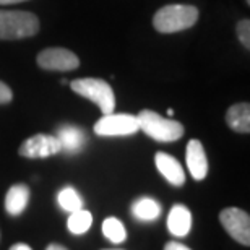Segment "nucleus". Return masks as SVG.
<instances>
[{"label": "nucleus", "mask_w": 250, "mask_h": 250, "mask_svg": "<svg viewBox=\"0 0 250 250\" xmlns=\"http://www.w3.org/2000/svg\"><path fill=\"white\" fill-rule=\"evenodd\" d=\"M198 20V8L193 5L174 3L161 7L153 17V28L158 33L171 34L192 28Z\"/></svg>", "instance_id": "obj_1"}, {"label": "nucleus", "mask_w": 250, "mask_h": 250, "mask_svg": "<svg viewBox=\"0 0 250 250\" xmlns=\"http://www.w3.org/2000/svg\"><path fill=\"white\" fill-rule=\"evenodd\" d=\"M39 31V18L26 10H0V41L31 38Z\"/></svg>", "instance_id": "obj_2"}, {"label": "nucleus", "mask_w": 250, "mask_h": 250, "mask_svg": "<svg viewBox=\"0 0 250 250\" xmlns=\"http://www.w3.org/2000/svg\"><path fill=\"white\" fill-rule=\"evenodd\" d=\"M138 127L149 138L156 140L159 143H172L184 137V125L172 119L163 117L161 114L143 109L137 116Z\"/></svg>", "instance_id": "obj_3"}, {"label": "nucleus", "mask_w": 250, "mask_h": 250, "mask_svg": "<svg viewBox=\"0 0 250 250\" xmlns=\"http://www.w3.org/2000/svg\"><path fill=\"white\" fill-rule=\"evenodd\" d=\"M70 88H72L73 93L93 101L101 109V112L104 116L114 112V107H116L114 89L111 88V84L107 82H104V80H99V78L73 80V82L70 83Z\"/></svg>", "instance_id": "obj_4"}, {"label": "nucleus", "mask_w": 250, "mask_h": 250, "mask_svg": "<svg viewBox=\"0 0 250 250\" xmlns=\"http://www.w3.org/2000/svg\"><path fill=\"white\" fill-rule=\"evenodd\" d=\"M140 130L138 119L133 114H107L94 124V133L99 137H127Z\"/></svg>", "instance_id": "obj_5"}, {"label": "nucleus", "mask_w": 250, "mask_h": 250, "mask_svg": "<svg viewBox=\"0 0 250 250\" xmlns=\"http://www.w3.org/2000/svg\"><path fill=\"white\" fill-rule=\"evenodd\" d=\"M219 221L234 241L246 247L250 246V216L247 211L236 207L224 208L219 213Z\"/></svg>", "instance_id": "obj_6"}, {"label": "nucleus", "mask_w": 250, "mask_h": 250, "mask_svg": "<svg viewBox=\"0 0 250 250\" xmlns=\"http://www.w3.org/2000/svg\"><path fill=\"white\" fill-rule=\"evenodd\" d=\"M38 65L49 72H72L80 67V59L65 47H47L38 54Z\"/></svg>", "instance_id": "obj_7"}, {"label": "nucleus", "mask_w": 250, "mask_h": 250, "mask_svg": "<svg viewBox=\"0 0 250 250\" xmlns=\"http://www.w3.org/2000/svg\"><path fill=\"white\" fill-rule=\"evenodd\" d=\"M61 143H59L57 137L54 135H46V133H38L24 140L21 146L18 148V154L21 158L28 159H44L54 154L61 153Z\"/></svg>", "instance_id": "obj_8"}, {"label": "nucleus", "mask_w": 250, "mask_h": 250, "mask_svg": "<svg viewBox=\"0 0 250 250\" xmlns=\"http://www.w3.org/2000/svg\"><path fill=\"white\" fill-rule=\"evenodd\" d=\"M186 161L187 167L195 181H203L208 176V159L205 148L200 140H190L187 143L186 151Z\"/></svg>", "instance_id": "obj_9"}, {"label": "nucleus", "mask_w": 250, "mask_h": 250, "mask_svg": "<svg viewBox=\"0 0 250 250\" xmlns=\"http://www.w3.org/2000/svg\"><path fill=\"white\" fill-rule=\"evenodd\" d=\"M154 163H156L158 171L161 172V176L174 187H182L186 184V172L181 166V163L176 158L171 156L167 153L159 151L154 156Z\"/></svg>", "instance_id": "obj_10"}, {"label": "nucleus", "mask_w": 250, "mask_h": 250, "mask_svg": "<svg viewBox=\"0 0 250 250\" xmlns=\"http://www.w3.org/2000/svg\"><path fill=\"white\" fill-rule=\"evenodd\" d=\"M167 229L172 236L186 237L192 229V213L182 203L174 205L167 216Z\"/></svg>", "instance_id": "obj_11"}, {"label": "nucleus", "mask_w": 250, "mask_h": 250, "mask_svg": "<svg viewBox=\"0 0 250 250\" xmlns=\"http://www.w3.org/2000/svg\"><path fill=\"white\" fill-rule=\"evenodd\" d=\"M57 140L61 143L62 151L65 153H80L86 145V133L75 125H63L59 128Z\"/></svg>", "instance_id": "obj_12"}, {"label": "nucleus", "mask_w": 250, "mask_h": 250, "mask_svg": "<svg viewBox=\"0 0 250 250\" xmlns=\"http://www.w3.org/2000/svg\"><path fill=\"white\" fill-rule=\"evenodd\" d=\"M31 190L26 184H15L5 195V209L10 216H20L28 207Z\"/></svg>", "instance_id": "obj_13"}, {"label": "nucleus", "mask_w": 250, "mask_h": 250, "mask_svg": "<svg viewBox=\"0 0 250 250\" xmlns=\"http://www.w3.org/2000/svg\"><path fill=\"white\" fill-rule=\"evenodd\" d=\"M226 124L234 132L249 133L250 132V104L249 103L232 104L226 111Z\"/></svg>", "instance_id": "obj_14"}, {"label": "nucleus", "mask_w": 250, "mask_h": 250, "mask_svg": "<svg viewBox=\"0 0 250 250\" xmlns=\"http://www.w3.org/2000/svg\"><path fill=\"white\" fill-rule=\"evenodd\" d=\"M132 214L140 221H154L161 214V205L151 197L137 198L132 203Z\"/></svg>", "instance_id": "obj_15"}, {"label": "nucleus", "mask_w": 250, "mask_h": 250, "mask_svg": "<svg viewBox=\"0 0 250 250\" xmlns=\"http://www.w3.org/2000/svg\"><path fill=\"white\" fill-rule=\"evenodd\" d=\"M93 224V214L88 211V209H77V211L70 213L67 226L68 231L75 234V236H80V234H84L91 228Z\"/></svg>", "instance_id": "obj_16"}, {"label": "nucleus", "mask_w": 250, "mask_h": 250, "mask_svg": "<svg viewBox=\"0 0 250 250\" xmlns=\"http://www.w3.org/2000/svg\"><path fill=\"white\" fill-rule=\"evenodd\" d=\"M103 234L114 244H122L127 239V231H125L122 221L112 216L103 221Z\"/></svg>", "instance_id": "obj_17"}, {"label": "nucleus", "mask_w": 250, "mask_h": 250, "mask_svg": "<svg viewBox=\"0 0 250 250\" xmlns=\"http://www.w3.org/2000/svg\"><path fill=\"white\" fill-rule=\"evenodd\" d=\"M57 202L61 205V208L68 213H73L77 209L83 208V198L80 197V193L73 187H65L59 192Z\"/></svg>", "instance_id": "obj_18"}, {"label": "nucleus", "mask_w": 250, "mask_h": 250, "mask_svg": "<svg viewBox=\"0 0 250 250\" xmlns=\"http://www.w3.org/2000/svg\"><path fill=\"white\" fill-rule=\"evenodd\" d=\"M236 33L242 46L246 49H250V20L247 18L241 20L236 26Z\"/></svg>", "instance_id": "obj_19"}, {"label": "nucleus", "mask_w": 250, "mask_h": 250, "mask_svg": "<svg viewBox=\"0 0 250 250\" xmlns=\"http://www.w3.org/2000/svg\"><path fill=\"white\" fill-rule=\"evenodd\" d=\"M13 99V91L10 89L8 84L0 82V104H7Z\"/></svg>", "instance_id": "obj_20"}, {"label": "nucleus", "mask_w": 250, "mask_h": 250, "mask_svg": "<svg viewBox=\"0 0 250 250\" xmlns=\"http://www.w3.org/2000/svg\"><path fill=\"white\" fill-rule=\"evenodd\" d=\"M164 250H192V249H188L187 246H184V244H181V242L171 241L164 246Z\"/></svg>", "instance_id": "obj_21"}, {"label": "nucleus", "mask_w": 250, "mask_h": 250, "mask_svg": "<svg viewBox=\"0 0 250 250\" xmlns=\"http://www.w3.org/2000/svg\"><path fill=\"white\" fill-rule=\"evenodd\" d=\"M8 250H33L31 247L28 246V244H23V242H20V244H15V246H12Z\"/></svg>", "instance_id": "obj_22"}, {"label": "nucleus", "mask_w": 250, "mask_h": 250, "mask_svg": "<svg viewBox=\"0 0 250 250\" xmlns=\"http://www.w3.org/2000/svg\"><path fill=\"white\" fill-rule=\"evenodd\" d=\"M46 250H68V249L63 247L62 244H49Z\"/></svg>", "instance_id": "obj_23"}, {"label": "nucleus", "mask_w": 250, "mask_h": 250, "mask_svg": "<svg viewBox=\"0 0 250 250\" xmlns=\"http://www.w3.org/2000/svg\"><path fill=\"white\" fill-rule=\"evenodd\" d=\"M28 2V0H0V5H13V3H21Z\"/></svg>", "instance_id": "obj_24"}, {"label": "nucleus", "mask_w": 250, "mask_h": 250, "mask_svg": "<svg viewBox=\"0 0 250 250\" xmlns=\"http://www.w3.org/2000/svg\"><path fill=\"white\" fill-rule=\"evenodd\" d=\"M167 116H174V109H167Z\"/></svg>", "instance_id": "obj_25"}]
</instances>
